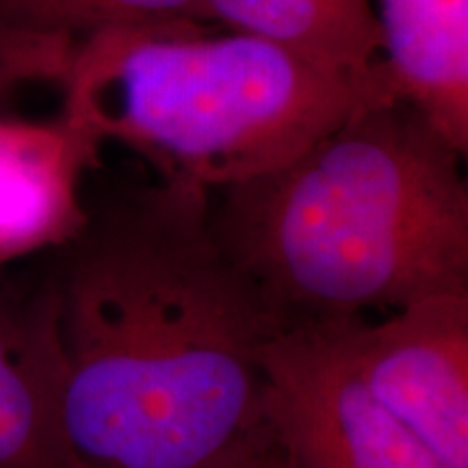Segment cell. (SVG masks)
I'll return each instance as SVG.
<instances>
[{"label":"cell","mask_w":468,"mask_h":468,"mask_svg":"<svg viewBox=\"0 0 468 468\" xmlns=\"http://www.w3.org/2000/svg\"><path fill=\"white\" fill-rule=\"evenodd\" d=\"M52 276L72 468H261L286 319L221 250L210 191L161 180L91 213Z\"/></svg>","instance_id":"obj_1"},{"label":"cell","mask_w":468,"mask_h":468,"mask_svg":"<svg viewBox=\"0 0 468 468\" xmlns=\"http://www.w3.org/2000/svg\"><path fill=\"white\" fill-rule=\"evenodd\" d=\"M462 159L410 104H368L284 165L218 191L210 228L286 324L468 295Z\"/></svg>","instance_id":"obj_2"},{"label":"cell","mask_w":468,"mask_h":468,"mask_svg":"<svg viewBox=\"0 0 468 468\" xmlns=\"http://www.w3.org/2000/svg\"><path fill=\"white\" fill-rule=\"evenodd\" d=\"M72 124L126 145L174 180L221 191L271 172L368 104L384 80L330 72L204 22L115 28L74 44L61 80Z\"/></svg>","instance_id":"obj_3"},{"label":"cell","mask_w":468,"mask_h":468,"mask_svg":"<svg viewBox=\"0 0 468 468\" xmlns=\"http://www.w3.org/2000/svg\"><path fill=\"white\" fill-rule=\"evenodd\" d=\"M347 321H295L269 343L276 447L295 468H447L362 382Z\"/></svg>","instance_id":"obj_4"},{"label":"cell","mask_w":468,"mask_h":468,"mask_svg":"<svg viewBox=\"0 0 468 468\" xmlns=\"http://www.w3.org/2000/svg\"><path fill=\"white\" fill-rule=\"evenodd\" d=\"M356 371L447 468H468V295L347 321Z\"/></svg>","instance_id":"obj_5"},{"label":"cell","mask_w":468,"mask_h":468,"mask_svg":"<svg viewBox=\"0 0 468 468\" xmlns=\"http://www.w3.org/2000/svg\"><path fill=\"white\" fill-rule=\"evenodd\" d=\"M101 150L61 113L42 122L0 113V265L79 237L90 219L80 186Z\"/></svg>","instance_id":"obj_6"},{"label":"cell","mask_w":468,"mask_h":468,"mask_svg":"<svg viewBox=\"0 0 468 468\" xmlns=\"http://www.w3.org/2000/svg\"><path fill=\"white\" fill-rule=\"evenodd\" d=\"M63 356L52 280L0 289V468H72L58 423Z\"/></svg>","instance_id":"obj_7"},{"label":"cell","mask_w":468,"mask_h":468,"mask_svg":"<svg viewBox=\"0 0 468 468\" xmlns=\"http://www.w3.org/2000/svg\"><path fill=\"white\" fill-rule=\"evenodd\" d=\"M382 63L410 104L466 156L468 0H373Z\"/></svg>","instance_id":"obj_8"},{"label":"cell","mask_w":468,"mask_h":468,"mask_svg":"<svg viewBox=\"0 0 468 468\" xmlns=\"http://www.w3.org/2000/svg\"><path fill=\"white\" fill-rule=\"evenodd\" d=\"M202 5L204 20L234 33L265 39L349 79L388 83L373 0H202Z\"/></svg>","instance_id":"obj_9"},{"label":"cell","mask_w":468,"mask_h":468,"mask_svg":"<svg viewBox=\"0 0 468 468\" xmlns=\"http://www.w3.org/2000/svg\"><path fill=\"white\" fill-rule=\"evenodd\" d=\"M204 20L202 0H0V28L68 37Z\"/></svg>","instance_id":"obj_10"},{"label":"cell","mask_w":468,"mask_h":468,"mask_svg":"<svg viewBox=\"0 0 468 468\" xmlns=\"http://www.w3.org/2000/svg\"><path fill=\"white\" fill-rule=\"evenodd\" d=\"M72 39L0 28V113L27 87L61 85Z\"/></svg>","instance_id":"obj_11"},{"label":"cell","mask_w":468,"mask_h":468,"mask_svg":"<svg viewBox=\"0 0 468 468\" xmlns=\"http://www.w3.org/2000/svg\"><path fill=\"white\" fill-rule=\"evenodd\" d=\"M261 468H295V466H292L291 460L286 458V455L276 447V452H273L265 462H262Z\"/></svg>","instance_id":"obj_12"}]
</instances>
